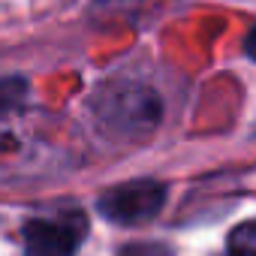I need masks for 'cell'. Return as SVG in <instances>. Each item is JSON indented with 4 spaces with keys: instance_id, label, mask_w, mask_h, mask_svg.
<instances>
[{
    "instance_id": "1",
    "label": "cell",
    "mask_w": 256,
    "mask_h": 256,
    "mask_svg": "<svg viewBox=\"0 0 256 256\" xmlns=\"http://www.w3.org/2000/svg\"><path fill=\"white\" fill-rule=\"evenodd\" d=\"M94 114L100 130L114 142H142L148 139L163 114V106L154 90L130 82H118L96 90Z\"/></svg>"
},
{
    "instance_id": "2",
    "label": "cell",
    "mask_w": 256,
    "mask_h": 256,
    "mask_svg": "<svg viewBox=\"0 0 256 256\" xmlns=\"http://www.w3.org/2000/svg\"><path fill=\"white\" fill-rule=\"evenodd\" d=\"M163 202H166V187L160 181H130L102 193L96 199V208L112 223L136 226V223L157 217Z\"/></svg>"
},
{
    "instance_id": "3",
    "label": "cell",
    "mask_w": 256,
    "mask_h": 256,
    "mask_svg": "<svg viewBox=\"0 0 256 256\" xmlns=\"http://www.w3.org/2000/svg\"><path fill=\"white\" fill-rule=\"evenodd\" d=\"M88 223L82 214L66 217H36L22 229L24 256H76L84 241Z\"/></svg>"
},
{
    "instance_id": "4",
    "label": "cell",
    "mask_w": 256,
    "mask_h": 256,
    "mask_svg": "<svg viewBox=\"0 0 256 256\" xmlns=\"http://www.w3.org/2000/svg\"><path fill=\"white\" fill-rule=\"evenodd\" d=\"M229 256H256V220H247L232 229Z\"/></svg>"
},
{
    "instance_id": "5",
    "label": "cell",
    "mask_w": 256,
    "mask_h": 256,
    "mask_svg": "<svg viewBox=\"0 0 256 256\" xmlns=\"http://www.w3.org/2000/svg\"><path fill=\"white\" fill-rule=\"evenodd\" d=\"M24 96V82L22 78H6L0 82V114H6L10 108H16Z\"/></svg>"
},
{
    "instance_id": "6",
    "label": "cell",
    "mask_w": 256,
    "mask_h": 256,
    "mask_svg": "<svg viewBox=\"0 0 256 256\" xmlns=\"http://www.w3.org/2000/svg\"><path fill=\"white\" fill-rule=\"evenodd\" d=\"M118 256H172V250L163 244H133V247H124Z\"/></svg>"
},
{
    "instance_id": "7",
    "label": "cell",
    "mask_w": 256,
    "mask_h": 256,
    "mask_svg": "<svg viewBox=\"0 0 256 256\" xmlns=\"http://www.w3.org/2000/svg\"><path fill=\"white\" fill-rule=\"evenodd\" d=\"M244 52H247L250 60H256V28L247 34V40H244Z\"/></svg>"
}]
</instances>
